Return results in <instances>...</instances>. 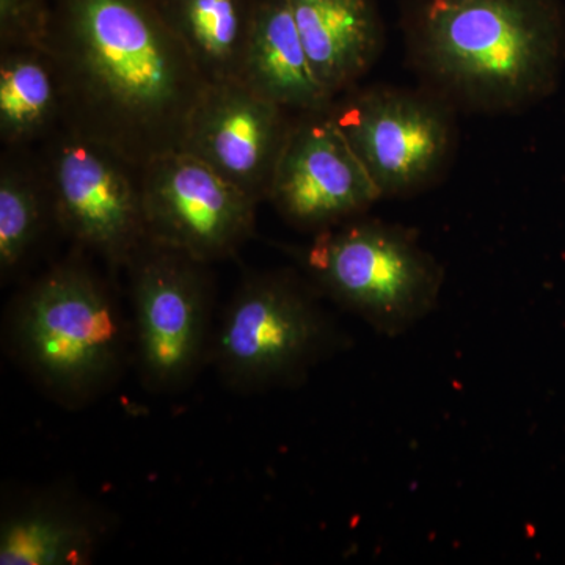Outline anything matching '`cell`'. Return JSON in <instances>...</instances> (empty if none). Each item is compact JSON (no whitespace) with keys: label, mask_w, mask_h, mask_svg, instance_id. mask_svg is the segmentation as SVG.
<instances>
[{"label":"cell","mask_w":565,"mask_h":565,"mask_svg":"<svg viewBox=\"0 0 565 565\" xmlns=\"http://www.w3.org/2000/svg\"><path fill=\"white\" fill-rule=\"evenodd\" d=\"M206 266L150 239L126 264L137 367L151 392L184 388L211 359L215 330Z\"/></svg>","instance_id":"6"},{"label":"cell","mask_w":565,"mask_h":565,"mask_svg":"<svg viewBox=\"0 0 565 565\" xmlns=\"http://www.w3.org/2000/svg\"><path fill=\"white\" fill-rule=\"evenodd\" d=\"M329 110L382 199L429 188L455 154L452 106L434 92L381 85L351 93Z\"/></svg>","instance_id":"7"},{"label":"cell","mask_w":565,"mask_h":565,"mask_svg":"<svg viewBox=\"0 0 565 565\" xmlns=\"http://www.w3.org/2000/svg\"><path fill=\"white\" fill-rule=\"evenodd\" d=\"M109 148L66 129L52 143L46 188L58 226L114 266L147 243L140 178Z\"/></svg>","instance_id":"8"},{"label":"cell","mask_w":565,"mask_h":565,"mask_svg":"<svg viewBox=\"0 0 565 565\" xmlns=\"http://www.w3.org/2000/svg\"><path fill=\"white\" fill-rule=\"evenodd\" d=\"M43 51L61 84L66 129L137 172L182 150L211 84L166 0H52Z\"/></svg>","instance_id":"1"},{"label":"cell","mask_w":565,"mask_h":565,"mask_svg":"<svg viewBox=\"0 0 565 565\" xmlns=\"http://www.w3.org/2000/svg\"><path fill=\"white\" fill-rule=\"evenodd\" d=\"M321 292L289 273L250 275L223 311L211 359L223 384L258 393L300 384L345 340Z\"/></svg>","instance_id":"5"},{"label":"cell","mask_w":565,"mask_h":565,"mask_svg":"<svg viewBox=\"0 0 565 565\" xmlns=\"http://www.w3.org/2000/svg\"><path fill=\"white\" fill-rule=\"evenodd\" d=\"M62 118V92L43 50H3L0 61V137L21 147L44 136Z\"/></svg>","instance_id":"15"},{"label":"cell","mask_w":565,"mask_h":565,"mask_svg":"<svg viewBox=\"0 0 565 565\" xmlns=\"http://www.w3.org/2000/svg\"><path fill=\"white\" fill-rule=\"evenodd\" d=\"M289 128L286 109L243 81L211 82L193 110L182 151L262 202L269 195Z\"/></svg>","instance_id":"11"},{"label":"cell","mask_w":565,"mask_h":565,"mask_svg":"<svg viewBox=\"0 0 565 565\" xmlns=\"http://www.w3.org/2000/svg\"><path fill=\"white\" fill-rule=\"evenodd\" d=\"M139 173L151 243L210 264L250 239L259 202L191 152L159 156Z\"/></svg>","instance_id":"9"},{"label":"cell","mask_w":565,"mask_h":565,"mask_svg":"<svg viewBox=\"0 0 565 565\" xmlns=\"http://www.w3.org/2000/svg\"><path fill=\"white\" fill-rule=\"evenodd\" d=\"M52 215L50 193L31 173L2 163L0 173V270L3 280L28 262Z\"/></svg>","instance_id":"17"},{"label":"cell","mask_w":565,"mask_h":565,"mask_svg":"<svg viewBox=\"0 0 565 565\" xmlns=\"http://www.w3.org/2000/svg\"><path fill=\"white\" fill-rule=\"evenodd\" d=\"M239 79L286 110L321 111L334 102L311 68L289 0H255L248 7Z\"/></svg>","instance_id":"12"},{"label":"cell","mask_w":565,"mask_h":565,"mask_svg":"<svg viewBox=\"0 0 565 565\" xmlns=\"http://www.w3.org/2000/svg\"><path fill=\"white\" fill-rule=\"evenodd\" d=\"M316 77L334 99L367 73L384 47L373 0H289Z\"/></svg>","instance_id":"14"},{"label":"cell","mask_w":565,"mask_h":565,"mask_svg":"<svg viewBox=\"0 0 565 565\" xmlns=\"http://www.w3.org/2000/svg\"><path fill=\"white\" fill-rule=\"evenodd\" d=\"M132 330L99 275L81 262L52 267L7 316L10 351L50 396L82 407L117 384Z\"/></svg>","instance_id":"3"},{"label":"cell","mask_w":565,"mask_h":565,"mask_svg":"<svg viewBox=\"0 0 565 565\" xmlns=\"http://www.w3.org/2000/svg\"><path fill=\"white\" fill-rule=\"evenodd\" d=\"M106 534V519L79 498L31 494L3 511L0 564H88Z\"/></svg>","instance_id":"13"},{"label":"cell","mask_w":565,"mask_h":565,"mask_svg":"<svg viewBox=\"0 0 565 565\" xmlns=\"http://www.w3.org/2000/svg\"><path fill=\"white\" fill-rule=\"evenodd\" d=\"M299 262L321 296L384 337L433 313L444 286V269L414 234L363 215L315 233Z\"/></svg>","instance_id":"4"},{"label":"cell","mask_w":565,"mask_h":565,"mask_svg":"<svg viewBox=\"0 0 565 565\" xmlns=\"http://www.w3.org/2000/svg\"><path fill=\"white\" fill-rule=\"evenodd\" d=\"M267 199L296 228L319 233L360 217L382 195L327 109L291 122Z\"/></svg>","instance_id":"10"},{"label":"cell","mask_w":565,"mask_h":565,"mask_svg":"<svg viewBox=\"0 0 565 565\" xmlns=\"http://www.w3.org/2000/svg\"><path fill=\"white\" fill-rule=\"evenodd\" d=\"M52 0H0V41L3 50H44Z\"/></svg>","instance_id":"18"},{"label":"cell","mask_w":565,"mask_h":565,"mask_svg":"<svg viewBox=\"0 0 565 565\" xmlns=\"http://www.w3.org/2000/svg\"><path fill=\"white\" fill-rule=\"evenodd\" d=\"M170 17L210 82L239 79L248 9L243 0H166Z\"/></svg>","instance_id":"16"},{"label":"cell","mask_w":565,"mask_h":565,"mask_svg":"<svg viewBox=\"0 0 565 565\" xmlns=\"http://www.w3.org/2000/svg\"><path fill=\"white\" fill-rule=\"evenodd\" d=\"M407 33L412 62L435 95L471 110L539 103L564 68L556 0H416Z\"/></svg>","instance_id":"2"}]
</instances>
